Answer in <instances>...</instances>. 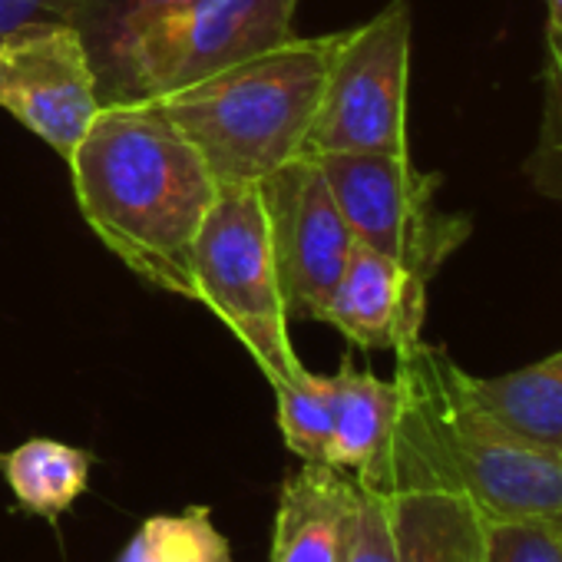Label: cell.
Returning <instances> with one entry per match:
<instances>
[{
	"instance_id": "obj_1",
	"label": "cell",
	"mask_w": 562,
	"mask_h": 562,
	"mask_svg": "<svg viewBox=\"0 0 562 562\" xmlns=\"http://www.w3.org/2000/svg\"><path fill=\"white\" fill-rule=\"evenodd\" d=\"M70 172L100 241L149 285L195 302L192 248L218 195L199 149L146 100L103 103Z\"/></svg>"
},
{
	"instance_id": "obj_2",
	"label": "cell",
	"mask_w": 562,
	"mask_h": 562,
	"mask_svg": "<svg viewBox=\"0 0 562 562\" xmlns=\"http://www.w3.org/2000/svg\"><path fill=\"white\" fill-rule=\"evenodd\" d=\"M341 34L292 37L146 103L199 149L218 186H258L305 156Z\"/></svg>"
},
{
	"instance_id": "obj_3",
	"label": "cell",
	"mask_w": 562,
	"mask_h": 562,
	"mask_svg": "<svg viewBox=\"0 0 562 562\" xmlns=\"http://www.w3.org/2000/svg\"><path fill=\"white\" fill-rule=\"evenodd\" d=\"M394 381L424 414L450 476L483 516H562V453L486 414L467 391V371L443 348L414 341L397 351Z\"/></svg>"
},
{
	"instance_id": "obj_4",
	"label": "cell",
	"mask_w": 562,
	"mask_h": 562,
	"mask_svg": "<svg viewBox=\"0 0 562 562\" xmlns=\"http://www.w3.org/2000/svg\"><path fill=\"white\" fill-rule=\"evenodd\" d=\"M299 0H192L146 24L97 64L103 103L149 100L295 37Z\"/></svg>"
},
{
	"instance_id": "obj_5",
	"label": "cell",
	"mask_w": 562,
	"mask_h": 562,
	"mask_svg": "<svg viewBox=\"0 0 562 562\" xmlns=\"http://www.w3.org/2000/svg\"><path fill=\"white\" fill-rule=\"evenodd\" d=\"M192 278L195 302L232 328L271 387L305 371L289 338L292 318L258 186H218L192 248Z\"/></svg>"
},
{
	"instance_id": "obj_6",
	"label": "cell",
	"mask_w": 562,
	"mask_h": 562,
	"mask_svg": "<svg viewBox=\"0 0 562 562\" xmlns=\"http://www.w3.org/2000/svg\"><path fill=\"white\" fill-rule=\"evenodd\" d=\"M328 179L358 245L434 278L470 238V218L437 205V172H420L394 153H325L312 156Z\"/></svg>"
},
{
	"instance_id": "obj_7",
	"label": "cell",
	"mask_w": 562,
	"mask_h": 562,
	"mask_svg": "<svg viewBox=\"0 0 562 562\" xmlns=\"http://www.w3.org/2000/svg\"><path fill=\"white\" fill-rule=\"evenodd\" d=\"M411 4L391 0L368 24L345 31L305 156L394 153L407 156Z\"/></svg>"
},
{
	"instance_id": "obj_8",
	"label": "cell",
	"mask_w": 562,
	"mask_h": 562,
	"mask_svg": "<svg viewBox=\"0 0 562 562\" xmlns=\"http://www.w3.org/2000/svg\"><path fill=\"white\" fill-rule=\"evenodd\" d=\"M364 486L384 490L397 562H483L486 516L450 476L424 414L404 391L381 476Z\"/></svg>"
},
{
	"instance_id": "obj_9",
	"label": "cell",
	"mask_w": 562,
	"mask_h": 562,
	"mask_svg": "<svg viewBox=\"0 0 562 562\" xmlns=\"http://www.w3.org/2000/svg\"><path fill=\"white\" fill-rule=\"evenodd\" d=\"M258 192L289 318L322 322L358 238L312 156H299L261 179Z\"/></svg>"
},
{
	"instance_id": "obj_10",
	"label": "cell",
	"mask_w": 562,
	"mask_h": 562,
	"mask_svg": "<svg viewBox=\"0 0 562 562\" xmlns=\"http://www.w3.org/2000/svg\"><path fill=\"white\" fill-rule=\"evenodd\" d=\"M0 106L70 162L103 110L80 27H31L0 44Z\"/></svg>"
},
{
	"instance_id": "obj_11",
	"label": "cell",
	"mask_w": 562,
	"mask_h": 562,
	"mask_svg": "<svg viewBox=\"0 0 562 562\" xmlns=\"http://www.w3.org/2000/svg\"><path fill=\"white\" fill-rule=\"evenodd\" d=\"M427 278L401 261L355 245L322 322L368 351H404L420 341Z\"/></svg>"
},
{
	"instance_id": "obj_12",
	"label": "cell",
	"mask_w": 562,
	"mask_h": 562,
	"mask_svg": "<svg viewBox=\"0 0 562 562\" xmlns=\"http://www.w3.org/2000/svg\"><path fill=\"white\" fill-rule=\"evenodd\" d=\"M361 516V483L331 467L308 463L278 493L268 562H348Z\"/></svg>"
},
{
	"instance_id": "obj_13",
	"label": "cell",
	"mask_w": 562,
	"mask_h": 562,
	"mask_svg": "<svg viewBox=\"0 0 562 562\" xmlns=\"http://www.w3.org/2000/svg\"><path fill=\"white\" fill-rule=\"evenodd\" d=\"M397 411V381H381L371 371H358L345 358L335 374V434L328 463L351 473L358 483H374L387 460Z\"/></svg>"
},
{
	"instance_id": "obj_14",
	"label": "cell",
	"mask_w": 562,
	"mask_h": 562,
	"mask_svg": "<svg viewBox=\"0 0 562 562\" xmlns=\"http://www.w3.org/2000/svg\"><path fill=\"white\" fill-rule=\"evenodd\" d=\"M467 391L519 437L562 453V348L496 378L467 374Z\"/></svg>"
},
{
	"instance_id": "obj_15",
	"label": "cell",
	"mask_w": 562,
	"mask_h": 562,
	"mask_svg": "<svg viewBox=\"0 0 562 562\" xmlns=\"http://www.w3.org/2000/svg\"><path fill=\"white\" fill-rule=\"evenodd\" d=\"M0 470L27 513L60 516L87 493L93 457L80 447L34 437L0 457Z\"/></svg>"
},
{
	"instance_id": "obj_16",
	"label": "cell",
	"mask_w": 562,
	"mask_h": 562,
	"mask_svg": "<svg viewBox=\"0 0 562 562\" xmlns=\"http://www.w3.org/2000/svg\"><path fill=\"white\" fill-rule=\"evenodd\" d=\"M120 562H235L228 536L215 526L209 506L149 516Z\"/></svg>"
},
{
	"instance_id": "obj_17",
	"label": "cell",
	"mask_w": 562,
	"mask_h": 562,
	"mask_svg": "<svg viewBox=\"0 0 562 562\" xmlns=\"http://www.w3.org/2000/svg\"><path fill=\"white\" fill-rule=\"evenodd\" d=\"M274 397L285 447L308 463H328L335 434V374L322 378L305 368L292 381L278 384Z\"/></svg>"
},
{
	"instance_id": "obj_18",
	"label": "cell",
	"mask_w": 562,
	"mask_h": 562,
	"mask_svg": "<svg viewBox=\"0 0 562 562\" xmlns=\"http://www.w3.org/2000/svg\"><path fill=\"white\" fill-rule=\"evenodd\" d=\"M542 113H539V136L536 149L526 162L529 182L562 202V34L546 31L542 47Z\"/></svg>"
},
{
	"instance_id": "obj_19",
	"label": "cell",
	"mask_w": 562,
	"mask_h": 562,
	"mask_svg": "<svg viewBox=\"0 0 562 562\" xmlns=\"http://www.w3.org/2000/svg\"><path fill=\"white\" fill-rule=\"evenodd\" d=\"M483 562H562V516H486Z\"/></svg>"
},
{
	"instance_id": "obj_20",
	"label": "cell",
	"mask_w": 562,
	"mask_h": 562,
	"mask_svg": "<svg viewBox=\"0 0 562 562\" xmlns=\"http://www.w3.org/2000/svg\"><path fill=\"white\" fill-rule=\"evenodd\" d=\"M192 4V0H103L93 24L83 31V41L90 47L93 67L113 50L120 47L126 37H133L136 31H143L146 24L159 21L169 11H179Z\"/></svg>"
},
{
	"instance_id": "obj_21",
	"label": "cell",
	"mask_w": 562,
	"mask_h": 562,
	"mask_svg": "<svg viewBox=\"0 0 562 562\" xmlns=\"http://www.w3.org/2000/svg\"><path fill=\"white\" fill-rule=\"evenodd\" d=\"M103 0H0V44L31 27H80L93 24Z\"/></svg>"
},
{
	"instance_id": "obj_22",
	"label": "cell",
	"mask_w": 562,
	"mask_h": 562,
	"mask_svg": "<svg viewBox=\"0 0 562 562\" xmlns=\"http://www.w3.org/2000/svg\"><path fill=\"white\" fill-rule=\"evenodd\" d=\"M348 562H397L387 499L384 490L378 486L361 483V516H358V532Z\"/></svg>"
},
{
	"instance_id": "obj_23",
	"label": "cell",
	"mask_w": 562,
	"mask_h": 562,
	"mask_svg": "<svg viewBox=\"0 0 562 562\" xmlns=\"http://www.w3.org/2000/svg\"><path fill=\"white\" fill-rule=\"evenodd\" d=\"M546 31L562 34V0H546Z\"/></svg>"
}]
</instances>
